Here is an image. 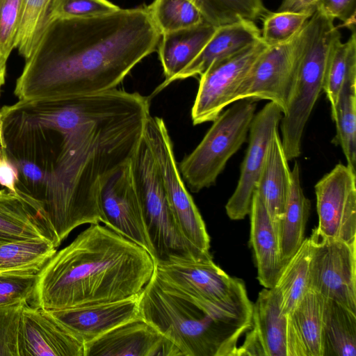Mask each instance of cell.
<instances>
[{"mask_svg": "<svg viewBox=\"0 0 356 356\" xmlns=\"http://www.w3.org/2000/svg\"><path fill=\"white\" fill-rule=\"evenodd\" d=\"M15 188L39 205L56 248L77 227L102 222L101 184L129 162L150 115L138 92L108 91L0 108Z\"/></svg>", "mask_w": 356, "mask_h": 356, "instance_id": "cell-1", "label": "cell"}, {"mask_svg": "<svg viewBox=\"0 0 356 356\" xmlns=\"http://www.w3.org/2000/svg\"><path fill=\"white\" fill-rule=\"evenodd\" d=\"M161 37L146 6L52 21L25 60L14 94L49 100L115 89Z\"/></svg>", "mask_w": 356, "mask_h": 356, "instance_id": "cell-2", "label": "cell"}, {"mask_svg": "<svg viewBox=\"0 0 356 356\" xmlns=\"http://www.w3.org/2000/svg\"><path fill=\"white\" fill-rule=\"evenodd\" d=\"M155 261L142 247L100 223L90 224L38 274L33 306L58 310L139 294Z\"/></svg>", "mask_w": 356, "mask_h": 356, "instance_id": "cell-3", "label": "cell"}, {"mask_svg": "<svg viewBox=\"0 0 356 356\" xmlns=\"http://www.w3.org/2000/svg\"><path fill=\"white\" fill-rule=\"evenodd\" d=\"M140 314L183 356L236 355L239 339L252 325L245 286L224 301L210 302L177 291L154 274L140 294Z\"/></svg>", "mask_w": 356, "mask_h": 356, "instance_id": "cell-4", "label": "cell"}, {"mask_svg": "<svg viewBox=\"0 0 356 356\" xmlns=\"http://www.w3.org/2000/svg\"><path fill=\"white\" fill-rule=\"evenodd\" d=\"M341 40L334 20L315 10L307 22V40L286 109L280 121L282 143L288 161L301 154L305 125L323 88L332 50Z\"/></svg>", "mask_w": 356, "mask_h": 356, "instance_id": "cell-5", "label": "cell"}, {"mask_svg": "<svg viewBox=\"0 0 356 356\" xmlns=\"http://www.w3.org/2000/svg\"><path fill=\"white\" fill-rule=\"evenodd\" d=\"M130 164L145 227L154 249V261L211 258V254H205L195 249L180 232L156 163L144 136Z\"/></svg>", "mask_w": 356, "mask_h": 356, "instance_id": "cell-6", "label": "cell"}, {"mask_svg": "<svg viewBox=\"0 0 356 356\" xmlns=\"http://www.w3.org/2000/svg\"><path fill=\"white\" fill-rule=\"evenodd\" d=\"M233 104L213 121L199 145L178 165L183 180L193 193L213 185L246 139L257 100L241 99Z\"/></svg>", "mask_w": 356, "mask_h": 356, "instance_id": "cell-7", "label": "cell"}, {"mask_svg": "<svg viewBox=\"0 0 356 356\" xmlns=\"http://www.w3.org/2000/svg\"><path fill=\"white\" fill-rule=\"evenodd\" d=\"M143 136L156 163L180 232L195 249L205 254H210V237L202 216L181 176L164 120L149 115Z\"/></svg>", "mask_w": 356, "mask_h": 356, "instance_id": "cell-8", "label": "cell"}, {"mask_svg": "<svg viewBox=\"0 0 356 356\" xmlns=\"http://www.w3.org/2000/svg\"><path fill=\"white\" fill-rule=\"evenodd\" d=\"M307 22L287 41L268 46L245 78L234 98L266 99L277 104L284 113L304 54Z\"/></svg>", "mask_w": 356, "mask_h": 356, "instance_id": "cell-9", "label": "cell"}, {"mask_svg": "<svg viewBox=\"0 0 356 356\" xmlns=\"http://www.w3.org/2000/svg\"><path fill=\"white\" fill-rule=\"evenodd\" d=\"M268 47L261 37L241 51L211 64L200 75L191 109L193 124L213 122L234 102L239 88Z\"/></svg>", "mask_w": 356, "mask_h": 356, "instance_id": "cell-10", "label": "cell"}, {"mask_svg": "<svg viewBox=\"0 0 356 356\" xmlns=\"http://www.w3.org/2000/svg\"><path fill=\"white\" fill-rule=\"evenodd\" d=\"M309 239V289L356 313V241L325 237L315 229Z\"/></svg>", "mask_w": 356, "mask_h": 356, "instance_id": "cell-11", "label": "cell"}, {"mask_svg": "<svg viewBox=\"0 0 356 356\" xmlns=\"http://www.w3.org/2000/svg\"><path fill=\"white\" fill-rule=\"evenodd\" d=\"M252 325L236 355L307 356L290 314L275 288L261 290L252 304Z\"/></svg>", "mask_w": 356, "mask_h": 356, "instance_id": "cell-12", "label": "cell"}, {"mask_svg": "<svg viewBox=\"0 0 356 356\" xmlns=\"http://www.w3.org/2000/svg\"><path fill=\"white\" fill-rule=\"evenodd\" d=\"M320 234L351 243L356 241V172L337 164L315 185Z\"/></svg>", "mask_w": 356, "mask_h": 356, "instance_id": "cell-13", "label": "cell"}, {"mask_svg": "<svg viewBox=\"0 0 356 356\" xmlns=\"http://www.w3.org/2000/svg\"><path fill=\"white\" fill-rule=\"evenodd\" d=\"M130 161L113 172L101 184L99 208L102 222L144 248L154 260Z\"/></svg>", "mask_w": 356, "mask_h": 356, "instance_id": "cell-14", "label": "cell"}, {"mask_svg": "<svg viewBox=\"0 0 356 356\" xmlns=\"http://www.w3.org/2000/svg\"><path fill=\"white\" fill-rule=\"evenodd\" d=\"M154 275L168 286L194 298L224 301L245 286L208 259H173L155 261Z\"/></svg>", "mask_w": 356, "mask_h": 356, "instance_id": "cell-15", "label": "cell"}, {"mask_svg": "<svg viewBox=\"0 0 356 356\" xmlns=\"http://www.w3.org/2000/svg\"><path fill=\"white\" fill-rule=\"evenodd\" d=\"M280 108L272 102L255 113L249 129V143L241 167L240 177L225 210L233 220L249 215L252 196L264 165L268 145L282 118Z\"/></svg>", "mask_w": 356, "mask_h": 356, "instance_id": "cell-16", "label": "cell"}, {"mask_svg": "<svg viewBox=\"0 0 356 356\" xmlns=\"http://www.w3.org/2000/svg\"><path fill=\"white\" fill-rule=\"evenodd\" d=\"M85 345L51 314L28 304L19 326V356H84Z\"/></svg>", "mask_w": 356, "mask_h": 356, "instance_id": "cell-17", "label": "cell"}, {"mask_svg": "<svg viewBox=\"0 0 356 356\" xmlns=\"http://www.w3.org/2000/svg\"><path fill=\"white\" fill-rule=\"evenodd\" d=\"M140 294L118 301L49 311L85 345L122 324L142 318Z\"/></svg>", "mask_w": 356, "mask_h": 356, "instance_id": "cell-18", "label": "cell"}, {"mask_svg": "<svg viewBox=\"0 0 356 356\" xmlns=\"http://www.w3.org/2000/svg\"><path fill=\"white\" fill-rule=\"evenodd\" d=\"M183 356L143 318L122 324L85 344L84 356Z\"/></svg>", "mask_w": 356, "mask_h": 356, "instance_id": "cell-19", "label": "cell"}, {"mask_svg": "<svg viewBox=\"0 0 356 356\" xmlns=\"http://www.w3.org/2000/svg\"><path fill=\"white\" fill-rule=\"evenodd\" d=\"M33 238L52 241L39 205L17 190L0 189V245Z\"/></svg>", "mask_w": 356, "mask_h": 356, "instance_id": "cell-20", "label": "cell"}, {"mask_svg": "<svg viewBox=\"0 0 356 356\" xmlns=\"http://www.w3.org/2000/svg\"><path fill=\"white\" fill-rule=\"evenodd\" d=\"M250 216V242L257 268V280L264 288L271 289L284 267L280 259L277 232L257 193L254 191Z\"/></svg>", "mask_w": 356, "mask_h": 356, "instance_id": "cell-21", "label": "cell"}, {"mask_svg": "<svg viewBox=\"0 0 356 356\" xmlns=\"http://www.w3.org/2000/svg\"><path fill=\"white\" fill-rule=\"evenodd\" d=\"M260 38V29L250 20H241L217 27L200 53L173 78L172 82L200 76L212 63L241 51Z\"/></svg>", "mask_w": 356, "mask_h": 356, "instance_id": "cell-22", "label": "cell"}, {"mask_svg": "<svg viewBox=\"0 0 356 356\" xmlns=\"http://www.w3.org/2000/svg\"><path fill=\"white\" fill-rule=\"evenodd\" d=\"M216 28L204 22L161 35L157 49L165 80L154 90L155 94L170 84L173 78L195 58Z\"/></svg>", "mask_w": 356, "mask_h": 356, "instance_id": "cell-23", "label": "cell"}, {"mask_svg": "<svg viewBox=\"0 0 356 356\" xmlns=\"http://www.w3.org/2000/svg\"><path fill=\"white\" fill-rule=\"evenodd\" d=\"M290 180L291 170L277 129L270 141L255 189L277 232L284 213Z\"/></svg>", "mask_w": 356, "mask_h": 356, "instance_id": "cell-24", "label": "cell"}, {"mask_svg": "<svg viewBox=\"0 0 356 356\" xmlns=\"http://www.w3.org/2000/svg\"><path fill=\"white\" fill-rule=\"evenodd\" d=\"M310 203L305 196L300 183V166L297 162L291 170L289 193L283 216L277 226L280 259L284 266L305 240Z\"/></svg>", "mask_w": 356, "mask_h": 356, "instance_id": "cell-25", "label": "cell"}, {"mask_svg": "<svg viewBox=\"0 0 356 356\" xmlns=\"http://www.w3.org/2000/svg\"><path fill=\"white\" fill-rule=\"evenodd\" d=\"M323 356H356V313L324 298Z\"/></svg>", "mask_w": 356, "mask_h": 356, "instance_id": "cell-26", "label": "cell"}, {"mask_svg": "<svg viewBox=\"0 0 356 356\" xmlns=\"http://www.w3.org/2000/svg\"><path fill=\"white\" fill-rule=\"evenodd\" d=\"M56 252V248L47 238L0 245V273L38 274Z\"/></svg>", "mask_w": 356, "mask_h": 356, "instance_id": "cell-27", "label": "cell"}, {"mask_svg": "<svg viewBox=\"0 0 356 356\" xmlns=\"http://www.w3.org/2000/svg\"><path fill=\"white\" fill-rule=\"evenodd\" d=\"M331 114L337 130L333 143L341 147L347 165L355 170L356 69L348 75Z\"/></svg>", "mask_w": 356, "mask_h": 356, "instance_id": "cell-28", "label": "cell"}, {"mask_svg": "<svg viewBox=\"0 0 356 356\" xmlns=\"http://www.w3.org/2000/svg\"><path fill=\"white\" fill-rule=\"evenodd\" d=\"M310 257L311 244L307 238L283 267L274 286L280 293L282 310L288 314H291L309 290Z\"/></svg>", "mask_w": 356, "mask_h": 356, "instance_id": "cell-29", "label": "cell"}, {"mask_svg": "<svg viewBox=\"0 0 356 356\" xmlns=\"http://www.w3.org/2000/svg\"><path fill=\"white\" fill-rule=\"evenodd\" d=\"M323 305L324 298L309 289L291 314L307 356H323Z\"/></svg>", "mask_w": 356, "mask_h": 356, "instance_id": "cell-30", "label": "cell"}, {"mask_svg": "<svg viewBox=\"0 0 356 356\" xmlns=\"http://www.w3.org/2000/svg\"><path fill=\"white\" fill-rule=\"evenodd\" d=\"M205 22L219 27L241 20L254 22L268 12L262 0H188Z\"/></svg>", "mask_w": 356, "mask_h": 356, "instance_id": "cell-31", "label": "cell"}, {"mask_svg": "<svg viewBox=\"0 0 356 356\" xmlns=\"http://www.w3.org/2000/svg\"><path fill=\"white\" fill-rule=\"evenodd\" d=\"M146 7L161 35L205 22L200 12L188 0H154Z\"/></svg>", "mask_w": 356, "mask_h": 356, "instance_id": "cell-32", "label": "cell"}, {"mask_svg": "<svg viewBox=\"0 0 356 356\" xmlns=\"http://www.w3.org/2000/svg\"><path fill=\"white\" fill-rule=\"evenodd\" d=\"M356 69V33L355 31L348 40H339L331 54L323 84V90L326 94L331 106L335 107L343 85L349 73Z\"/></svg>", "mask_w": 356, "mask_h": 356, "instance_id": "cell-33", "label": "cell"}, {"mask_svg": "<svg viewBox=\"0 0 356 356\" xmlns=\"http://www.w3.org/2000/svg\"><path fill=\"white\" fill-rule=\"evenodd\" d=\"M53 0H24L15 49L25 60L29 58L46 25Z\"/></svg>", "mask_w": 356, "mask_h": 356, "instance_id": "cell-34", "label": "cell"}, {"mask_svg": "<svg viewBox=\"0 0 356 356\" xmlns=\"http://www.w3.org/2000/svg\"><path fill=\"white\" fill-rule=\"evenodd\" d=\"M314 10V8H309L300 11L268 13L264 16L261 39L268 46L287 41L302 28Z\"/></svg>", "mask_w": 356, "mask_h": 356, "instance_id": "cell-35", "label": "cell"}, {"mask_svg": "<svg viewBox=\"0 0 356 356\" xmlns=\"http://www.w3.org/2000/svg\"><path fill=\"white\" fill-rule=\"evenodd\" d=\"M120 9L108 0H53L47 23L57 19L103 15Z\"/></svg>", "mask_w": 356, "mask_h": 356, "instance_id": "cell-36", "label": "cell"}, {"mask_svg": "<svg viewBox=\"0 0 356 356\" xmlns=\"http://www.w3.org/2000/svg\"><path fill=\"white\" fill-rule=\"evenodd\" d=\"M24 0H0V69H6L14 49Z\"/></svg>", "mask_w": 356, "mask_h": 356, "instance_id": "cell-37", "label": "cell"}, {"mask_svg": "<svg viewBox=\"0 0 356 356\" xmlns=\"http://www.w3.org/2000/svg\"><path fill=\"white\" fill-rule=\"evenodd\" d=\"M37 280L38 274L0 273V307L28 303Z\"/></svg>", "mask_w": 356, "mask_h": 356, "instance_id": "cell-38", "label": "cell"}, {"mask_svg": "<svg viewBox=\"0 0 356 356\" xmlns=\"http://www.w3.org/2000/svg\"><path fill=\"white\" fill-rule=\"evenodd\" d=\"M27 304L0 307V356H19V326L24 307Z\"/></svg>", "mask_w": 356, "mask_h": 356, "instance_id": "cell-39", "label": "cell"}, {"mask_svg": "<svg viewBox=\"0 0 356 356\" xmlns=\"http://www.w3.org/2000/svg\"><path fill=\"white\" fill-rule=\"evenodd\" d=\"M356 0H316L315 10L334 20L343 22V26L355 31Z\"/></svg>", "mask_w": 356, "mask_h": 356, "instance_id": "cell-40", "label": "cell"}, {"mask_svg": "<svg viewBox=\"0 0 356 356\" xmlns=\"http://www.w3.org/2000/svg\"><path fill=\"white\" fill-rule=\"evenodd\" d=\"M316 1V0H292L283 10L300 11L314 8V4Z\"/></svg>", "mask_w": 356, "mask_h": 356, "instance_id": "cell-41", "label": "cell"}, {"mask_svg": "<svg viewBox=\"0 0 356 356\" xmlns=\"http://www.w3.org/2000/svg\"><path fill=\"white\" fill-rule=\"evenodd\" d=\"M6 161H8L6 154V143L3 135L2 122L0 111V163Z\"/></svg>", "mask_w": 356, "mask_h": 356, "instance_id": "cell-42", "label": "cell"}, {"mask_svg": "<svg viewBox=\"0 0 356 356\" xmlns=\"http://www.w3.org/2000/svg\"><path fill=\"white\" fill-rule=\"evenodd\" d=\"M6 69H0V95L1 88L5 83L6 81Z\"/></svg>", "mask_w": 356, "mask_h": 356, "instance_id": "cell-43", "label": "cell"}, {"mask_svg": "<svg viewBox=\"0 0 356 356\" xmlns=\"http://www.w3.org/2000/svg\"><path fill=\"white\" fill-rule=\"evenodd\" d=\"M291 1L292 0H283V2L277 11L283 10L290 3Z\"/></svg>", "mask_w": 356, "mask_h": 356, "instance_id": "cell-44", "label": "cell"}]
</instances>
